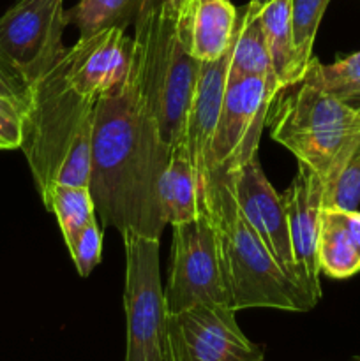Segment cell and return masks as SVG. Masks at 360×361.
I'll return each instance as SVG.
<instances>
[{"instance_id":"23","label":"cell","mask_w":360,"mask_h":361,"mask_svg":"<svg viewBox=\"0 0 360 361\" xmlns=\"http://www.w3.org/2000/svg\"><path fill=\"white\" fill-rule=\"evenodd\" d=\"M330 0H293V41H295L296 59L306 74L313 59V46L320 28L321 18Z\"/></svg>"},{"instance_id":"11","label":"cell","mask_w":360,"mask_h":361,"mask_svg":"<svg viewBox=\"0 0 360 361\" xmlns=\"http://www.w3.org/2000/svg\"><path fill=\"white\" fill-rule=\"evenodd\" d=\"M229 185L246 221L253 226L284 274L300 286L282 194H279L268 182L258 155L251 157L246 164L229 175Z\"/></svg>"},{"instance_id":"7","label":"cell","mask_w":360,"mask_h":361,"mask_svg":"<svg viewBox=\"0 0 360 361\" xmlns=\"http://www.w3.org/2000/svg\"><path fill=\"white\" fill-rule=\"evenodd\" d=\"M172 228V259L164 288L168 314H179L198 305L233 309L219 236L210 214L203 212L193 221Z\"/></svg>"},{"instance_id":"20","label":"cell","mask_w":360,"mask_h":361,"mask_svg":"<svg viewBox=\"0 0 360 361\" xmlns=\"http://www.w3.org/2000/svg\"><path fill=\"white\" fill-rule=\"evenodd\" d=\"M41 200L46 210L56 217L64 243L71 242L95 217V207L88 187L53 183Z\"/></svg>"},{"instance_id":"25","label":"cell","mask_w":360,"mask_h":361,"mask_svg":"<svg viewBox=\"0 0 360 361\" xmlns=\"http://www.w3.org/2000/svg\"><path fill=\"white\" fill-rule=\"evenodd\" d=\"M66 247L80 277L87 279L101 263L102 256V231L97 219H92L71 242L66 243Z\"/></svg>"},{"instance_id":"2","label":"cell","mask_w":360,"mask_h":361,"mask_svg":"<svg viewBox=\"0 0 360 361\" xmlns=\"http://www.w3.org/2000/svg\"><path fill=\"white\" fill-rule=\"evenodd\" d=\"M182 9H172L162 0H143L134 20L131 80L169 147L186 134L201 71L189 49Z\"/></svg>"},{"instance_id":"10","label":"cell","mask_w":360,"mask_h":361,"mask_svg":"<svg viewBox=\"0 0 360 361\" xmlns=\"http://www.w3.org/2000/svg\"><path fill=\"white\" fill-rule=\"evenodd\" d=\"M173 361H263L236 323V310L226 305H198L169 314Z\"/></svg>"},{"instance_id":"4","label":"cell","mask_w":360,"mask_h":361,"mask_svg":"<svg viewBox=\"0 0 360 361\" xmlns=\"http://www.w3.org/2000/svg\"><path fill=\"white\" fill-rule=\"evenodd\" d=\"M272 140L309 166L327 185L360 137V115L307 80L279 92L268 113Z\"/></svg>"},{"instance_id":"31","label":"cell","mask_w":360,"mask_h":361,"mask_svg":"<svg viewBox=\"0 0 360 361\" xmlns=\"http://www.w3.org/2000/svg\"><path fill=\"white\" fill-rule=\"evenodd\" d=\"M353 361H360V356H359V358H355V360H353Z\"/></svg>"},{"instance_id":"14","label":"cell","mask_w":360,"mask_h":361,"mask_svg":"<svg viewBox=\"0 0 360 361\" xmlns=\"http://www.w3.org/2000/svg\"><path fill=\"white\" fill-rule=\"evenodd\" d=\"M318 264L330 279H349L360 271V212L323 207L318 233Z\"/></svg>"},{"instance_id":"16","label":"cell","mask_w":360,"mask_h":361,"mask_svg":"<svg viewBox=\"0 0 360 361\" xmlns=\"http://www.w3.org/2000/svg\"><path fill=\"white\" fill-rule=\"evenodd\" d=\"M161 203L164 221L169 226L193 221L207 212L186 136L180 137L169 152L161 182Z\"/></svg>"},{"instance_id":"30","label":"cell","mask_w":360,"mask_h":361,"mask_svg":"<svg viewBox=\"0 0 360 361\" xmlns=\"http://www.w3.org/2000/svg\"><path fill=\"white\" fill-rule=\"evenodd\" d=\"M249 2L254 4V6H256V7H263L265 4L270 2V0H249Z\"/></svg>"},{"instance_id":"6","label":"cell","mask_w":360,"mask_h":361,"mask_svg":"<svg viewBox=\"0 0 360 361\" xmlns=\"http://www.w3.org/2000/svg\"><path fill=\"white\" fill-rule=\"evenodd\" d=\"M124 309L127 344L124 361H173L169 314L159 270V240L126 233Z\"/></svg>"},{"instance_id":"13","label":"cell","mask_w":360,"mask_h":361,"mask_svg":"<svg viewBox=\"0 0 360 361\" xmlns=\"http://www.w3.org/2000/svg\"><path fill=\"white\" fill-rule=\"evenodd\" d=\"M228 66L229 49L221 59L201 63L200 78H198L196 90H194L189 115H187L186 134H184L187 145H189L198 180H200L203 203L207 200L208 162H210L212 141H214L215 127H217L226 85H228Z\"/></svg>"},{"instance_id":"3","label":"cell","mask_w":360,"mask_h":361,"mask_svg":"<svg viewBox=\"0 0 360 361\" xmlns=\"http://www.w3.org/2000/svg\"><path fill=\"white\" fill-rule=\"evenodd\" d=\"M205 208L217 231L236 312L246 309L307 312L316 307V302L284 274L246 221L233 197L229 175L208 180Z\"/></svg>"},{"instance_id":"29","label":"cell","mask_w":360,"mask_h":361,"mask_svg":"<svg viewBox=\"0 0 360 361\" xmlns=\"http://www.w3.org/2000/svg\"><path fill=\"white\" fill-rule=\"evenodd\" d=\"M346 104H349L352 106L353 109H355L356 113H359L360 115V95H355V97H349V99H346Z\"/></svg>"},{"instance_id":"26","label":"cell","mask_w":360,"mask_h":361,"mask_svg":"<svg viewBox=\"0 0 360 361\" xmlns=\"http://www.w3.org/2000/svg\"><path fill=\"white\" fill-rule=\"evenodd\" d=\"M23 109L13 101L0 97V150H14L21 147Z\"/></svg>"},{"instance_id":"17","label":"cell","mask_w":360,"mask_h":361,"mask_svg":"<svg viewBox=\"0 0 360 361\" xmlns=\"http://www.w3.org/2000/svg\"><path fill=\"white\" fill-rule=\"evenodd\" d=\"M247 76L277 80L272 69L270 51L260 21V7L251 2L239 9L228 66V78Z\"/></svg>"},{"instance_id":"28","label":"cell","mask_w":360,"mask_h":361,"mask_svg":"<svg viewBox=\"0 0 360 361\" xmlns=\"http://www.w3.org/2000/svg\"><path fill=\"white\" fill-rule=\"evenodd\" d=\"M162 2H164V4H168V6L172 7V9H175V11H180V9H182L184 6H187V4H189L191 0H162Z\"/></svg>"},{"instance_id":"15","label":"cell","mask_w":360,"mask_h":361,"mask_svg":"<svg viewBox=\"0 0 360 361\" xmlns=\"http://www.w3.org/2000/svg\"><path fill=\"white\" fill-rule=\"evenodd\" d=\"M182 13L194 59L203 63L228 53L239 18V9L229 0H191Z\"/></svg>"},{"instance_id":"12","label":"cell","mask_w":360,"mask_h":361,"mask_svg":"<svg viewBox=\"0 0 360 361\" xmlns=\"http://www.w3.org/2000/svg\"><path fill=\"white\" fill-rule=\"evenodd\" d=\"M323 194L325 185L321 176L302 162H299L292 185L282 194L300 286L316 303L321 298V271L316 250Z\"/></svg>"},{"instance_id":"19","label":"cell","mask_w":360,"mask_h":361,"mask_svg":"<svg viewBox=\"0 0 360 361\" xmlns=\"http://www.w3.org/2000/svg\"><path fill=\"white\" fill-rule=\"evenodd\" d=\"M143 0H80L66 11V23L80 30V37L106 28L126 30L134 23Z\"/></svg>"},{"instance_id":"27","label":"cell","mask_w":360,"mask_h":361,"mask_svg":"<svg viewBox=\"0 0 360 361\" xmlns=\"http://www.w3.org/2000/svg\"><path fill=\"white\" fill-rule=\"evenodd\" d=\"M0 97L7 99V101H13L14 104L20 106L25 113V108H27V102H28V95L13 83V81L4 74L2 69H0Z\"/></svg>"},{"instance_id":"5","label":"cell","mask_w":360,"mask_h":361,"mask_svg":"<svg viewBox=\"0 0 360 361\" xmlns=\"http://www.w3.org/2000/svg\"><path fill=\"white\" fill-rule=\"evenodd\" d=\"M66 49L28 87L23 113L20 148L41 197L55 182L60 162L76 134L94 122L95 106L101 99L73 76Z\"/></svg>"},{"instance_id":"9","label":"cell","mask_w":360,"mask_h":361,"mask_svg":"<svg viewBox=\"0 0 360 361\" xmlns=\"http://www.w3.org/2000/svg\"><path fill=\"white\" fill-rule=\"evenodd\" d=\"M281 90L277 80L228 78L210 148L208 180L215 175H232L258 155L272 102Z\"/></svg>"},{"instance_id":"18","label":"cell","mask_w":360,"mask_h":361,"mask_svg":"<svg viewBox=\"0 0 360 361\" xmlns=\"http://www.w3.org/2000/svg\"><path fill=\"white\" fill-rule=\"evenodd\" d=\"M293 0H270L260 7V21L270 51L272 69L282 88L299 83L304 71L293 41Z\"/></svg>"},{"instance_id":"24","label":"cell","mask_w":360,"mask_h":361,"mask_svg":"<svg viewBox=\"0 0 360 361\" xmlns=\"http://www.w3.org/2000/svg\"><path fill=\"white\" fill-rule=\"evenodd\" d=\"M92 134H94V122L87 123L76 134L66 157L60 162V168L53 183L88 187L92 173Z\"/></svg>"},{"instance_id":"22","label":"cell","mask_w":360,"mask_h":361,"mask_svg":"<svg viewBox=\"0 0 360 361\" xmlns=\"http://www.w3.org/2000/svg\"><path fill=\"white\" fill-rule=\"evenodd\" d=\"M360 204V137L342 161L334 178L325 185L323 207L356 210Z\"/></svg>"},{"instance_id":"8","label":"cell","mask_w":360,"mask_h":361,"mask_svg":"<svg viewBox=\"0 0 360 361\" xmlns=\"http://www.w3.org/2000/svg\"><path fill=\"white\" fill-rule=\"evenodd\" d=\"M64 0H18L0 16V69L28 95V87L64 53Z\"/></svg>"},{"instance_id":"1","label":"cell","mask_w":360,"mask_h":361,"mask_svg":"<svg viewBox=\"0 0 360 361\" xmlns=\"http://www.w3.org/2000/svg\"><path fill=\"white\" fill-rule=\"evenodd\" d=\"M172 147L141 104L133 80L99 99L92 134L90 189L95 215L120 235L161 240L168 224L161 182Z\"/></svg>"},{"instance_id":"21","label":"cell","mask_w":360,"mask_h":361,"mask_svg":"<svg viewBox=\"0 0 360 361\" xmlns=\"http://www.w3.org/2000/svg\"><path fill=\"white\" fill-rule=\"evenodd\" d=\"M302 80L311 81L342 101L360 95V51L332 63H321L313 56Z\"/></svg>"}]
</instances>
